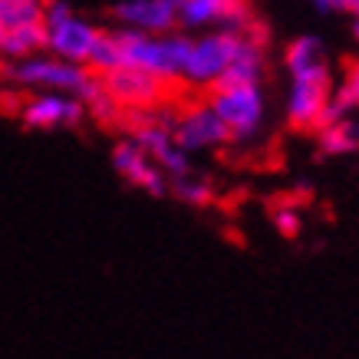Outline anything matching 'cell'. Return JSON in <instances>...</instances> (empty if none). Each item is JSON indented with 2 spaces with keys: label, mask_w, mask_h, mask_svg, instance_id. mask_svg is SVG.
<instances>
[{
  "label": "cell",
  "mask_w": 359,
  "mask_h": 359,
  "mask_svg": "<svg viewBox=\"0 0 359 359\" xmlns=\"http://www.w3.org/2000/svg\"><path fill=\"white\" fill-rule=\"evenodd\" d=\"M119 36V53H122V66H135L145 69L152 76L165 79V83H178L182 69L188 60V46L191 36L182 33L178 27L165 33H139V30H116Z\"/></svg>",
  "instance_id": "6da1fadb"
},
{
  "label": "cell",
  "mask_w": 359,
  "mask_h": 359,
  "mask_svg": "<svg viewBox=\"0 0 359 359\" xmlns=\"http://www.w3.org/2000/svg\"><path fill=\"white\" fill-rule=\"evenodd\" d=\"M208 106L215 109L231 142H248L264 129L267 102L261 83H218L208 89Z\"/></svg>",
  "instance_id": "7a4b0ae2"
},
{
  "label": "cell",
  "mask_w": 359,
  "mask_h": 359,
  "mask_svg": "<svg viewBox=\"0 0 359 359\" xmlns=\"http://www.w3.org/2000/svg\"><path fill=\"white\" fill-rule=\"evenodd\" d=\"M241 36H244V30H234V27L198 30V36H191L185 69H182L178 83L191 89H211L224 76L228 63L234 60V53H238V46H241Z\"/></svg>",
  "instance_id": "3957f363"
},
{
  "label": "cell",
  "mask_w": 359,
  "mask_h": 359,
  "mask_svg": "<svg viewBox=\"0 0 359 359\" xmlns=\"http://www.w3.org/2000/svg\"><path fill=\"white\" fill-rule=\"evenodd\" d=\"M4 76L11 79L17 89H27V93L56 89V93H73V96H79V89L86 86V79H89V69L40 50V53L20 56V60H7Z\"/></svg>",
  "instance_id": "277c9868"
},
{
  "label": "cell",
  "mask_w": 359,
  "mask_h": 359,
  "mask_svg": "<svg viewBox=\"0 0 359 359\" xmlns=\"http://www.w3.org/2000/svg\"><path fill=\"white\" fill-rule=\"evenodd\" d=\"M43 33H46V53L69 60V63L86 66V56L99 36V27L89 23L86 17L73 13L69 4L63 0H46L43 7Z\"/></svg>",
  "instance_id": "5b68a950"
},
{
  "label": "cell",
  "mask_w": 359,
  "mask_h": 359,
  "mask_svg": "<svg viewBox=\"0 0 359 359\" xmlns=\"http://www.w3.org/2000/svg\"><path fill=\"white\" fill-rule=\"evenodd\" d=\"M102 86L112 96V102L119 106L122 112L129 109H158L168 96V86L165 79L145 73V69H135V66H116L102 76Z\"/></svg>",
  "instance_id": "8992f818"
},
{
  "label": "cell",
  "mask_w": 359,
  "mask_h": 359,
  "mask_svg": "<svg viewBox=\"0 0 359 359\" xmlns=\"http://www.w3.org/2000/svg\"><path fill=\"white\" fill-rule=\"evenodd\" d=\"M17 116L27 129H73L86 119V109L79 96L56 93V89H36L27 99H20Z\"/></svg>",
  "instance_id": "52a82bcc"
},
{
  "label": "cell",
  "mask_w": 359,
  "mask_h": 359,
  "mask_svg": "<svg viewBox=\"0 0 359 359\" xmlns=\"http://www.w3.org/2000/svg\"><path fill=\"white\" fill-rule=\"evenodd\" d=\"M172 135L175 142L185 149V152H208V149H218L228 139V129L221 126V119L215 116V109L201 102H188L172 116Z\"/></svg>",
  "instance_id": "ba28073f"
},
{
  "label": "cell",
  "mask_w": 359,
  "mask_h": 359,
  "mask_svg": "<svg viewBox=\"0 0 359 359\" xmlns=\"http://www.w3.org/2000/svg\"><path fill=\"white\" fill-rule=\"evenodd\" d=\"M254 23L248 0H178V30H211L234 27L244 30Z\"/></svg>",
  "instance_id": "9c48e42d"
},
{
  "label": "cell",
  "mask_w": 359,
  "mask_h": 359,
  "mask_svg": "<svg viewBox=\"0 0 359 359\" xmlns=\"http://www.w3.org/2000/svg\"><path fill=\"white\" fill-rule=\"evenodd\" d=\"M330 93H333V79L330 76H290L287 122L300 132H316Z\"/></svg>",
  "instance_id": "30bf717a"
},
{
  "label": "cell",
  "mask_w": 359,
  "mask_h": 359,
  "mask_svg": "<svg viewBox=\"0 0 359 359\" xmlns=\"http://www.w3.org/2000/svg\"><path fill=\"white\" fill-rule=\"evenodd\" d=\"M112 168L129 182V185L142 188L145 195L162 198L168 195V175L155 165V158L145 149H139L132 139H122L116 149H112Z\"/></svg>",
  "instance_id": "8fae6325"
},
{
  "label": "cell",
  "mask_w": 359,
  "mask_h": 359,
  "mask_svg": "<svg viewBox=\"0 0 359 359\" xmlns=\"http://www.w3.org/2000/svg\"><path fill=\"white\" fill-rule=\"evenodd\" d=\"M112 20L122 30L165 33L178 27V0H119L112 7Z\"/></svg>",
  "instance_id": "7c38bea8"
},
{
  "label": "cell",
  "mask_w": 359,
  "mask_h": 359,
  "mask_svg": "<svg viewBox=\"0 0 359 359\" xmlns=\"http://www.w3.org/2000/svg\"><path fill=\"white\" fill-rule=\"evenodd\" d=\"M283 66L290 76H330V56L327 46L320 43L316 36L304 33L287 43L283 50Z\"/></svg>",
  "instance_id": "4fadbf2b"
},
{
  "label": "cell",
  "mask_w": 359,
  "mask_h": 359,
  "mask_svg": "<svg viewBox=\"0 0 359 359\" xmlns=\"http://www.w3.org/2000/svg\"><path fill=\"white\" fill-rule=\"evenodd\" d=\"M316 142L323 155H353L359 152V119L353 116H339V119L327 122L316 129Z\"/></svg>",
  "instance_id": "5bb4252c"
},
{
  "label": "cell",
  "mask_w": 359,
  "mask_h": 359,
  "mask_svg": "<svg viewBox=\"0 0 359 359\" xmlns=\"http://www.w3.org/2000/svg\"><path fill=\"white\" fill-rule=\"evenodd\" d=\"M46 46L43 23H20V27H4L0 30V56L4 60H20V56L40 53Z\"/></svg>",
  "instance_id": "9a60e30c"
},
{
  "label": "cell",
  "mask_w": 359,
  "mask_h": 359,
  "mask_svg": "<svg viewBox=\"0 0 359 359\" xmlns=\"http://www.w3.org/2000/svg\"><path fill=\"white\" fill-rule=\"evenodd\" d=\"M116 66H122L119 36H116V30H99L96 43H93V50H89V56H86V69L96 73V76H106Z\"/></svg>",
  "instance_id": "2e32d148"
},
{
  "label": "cell",
  "mask_w": 359,
  "mask_h": 359,
  "mask_svg": "<svg viewBox=\"0 0 359 359\" xmlns=\"http://www.w3.org/2000/svg\"><path fill=\"white\" fill-rule=\"evenodd\" d=\"M168 191H172L178 201H185L191 208H208L215 201V188L208 178H198L195 172H185L178 178H168Z\"/></svg>",
  "instance_id": "e0dca14e"
},
{
  "label": "cell",
  "mask_w": 359,
  "mask_h": 359,
  "mask_svg": "<svg viewBox=\"0 0 359 359\" xmlns=\"http://www.w3.org/2000/svg\"><path fill=\"white\" fill-rule=\"evenodd\" d=\"M46 0H0V27L43 23Z\"/></svg>",
  "instance_id": "ac0fdd59"
},
{
  "label": "cell",
  "mask_w": 359,
  "mask_h": 359,
  "mask_svg": "<svg viewBox=\"0 0 359 359\" xmlns=\"http://www.w3.org/2000/svg\"><path fill=\"white\" fill-rule=\"evenodd\" d=\"M343 96H346L349 109L359 112V60H353L346 69V79H343V89H339Z\"/></svg>",
  "instance_id": "d6986e66"
},
{
  "label": "cell",
  "mask_w": 359,
  "mask_h": 359,
  "mask_svg": "<svg viewBox=\"0 0 359 359\" xmlns=\"http://www.w3.org/2000/svg\"><path fill=\"white\" fill-rule=\"evenodd\" d=\"M300 211H294V208H280L277 211V231H280L283 238H297L300 234Z\"/></svg>",
  "instance_id": "ffe728a7"
},
{
  "label": "cell",
  "mask_w": 359,
  "mask_h": 359,
  "mask_svg": "<svg viewBox=\"0 0 359 359\" xmlns=\"http://www.w3.org/2000/svg\"><path fill=\"white\" fill-rule=\"evenodd\" d=\"M310 4L323 13H333V11H343V7H346V0H310Z\"/></svg>",
  "instance_id": "44dd1931"
},
{
  "label": "cell",
  "mask_w": 359,
  "mask_h": 359,
  "mask_svg": "<svg viewBox=\"0 0 359 359\" xmlns=\"http://www.w3.org/2000/svg\"><path fill=\"white\" fill-rule=\"evenodd\" d=\"M346 13H353V20H359V0H346V7H343Z\"/></svg>",
  "instance_id": "7402d4cb"
},
{
  "label": "cell",
  "mask_w": 359,
  "mask_h": 359,
  "mask_svg": "<svg viewBox=\"0 0 359 359\" xmlns=\"http://www.w3.org/2000/svg\"><path fill=\"white\" fill-rule=\"evenodd\" d=\"M353 40L359 43V20H353Z\"/></svg>",
  "instance_id": "603a6c76"
},
{
  "label": "cell",
  "mask_w": 359,
  "mask_h": 359,
  "mask_svg": "<svg viewBox=\"0 0 359 359\" xmlns=\"http://www.w3.org/2000/svg\"><path fill=\"white\" fill-rule=\"evenodd\" d=\"M0 30H4V27H0Z\"/></svg>",
  "instance_id": "cb8c5ba5"
}]
</instances>
